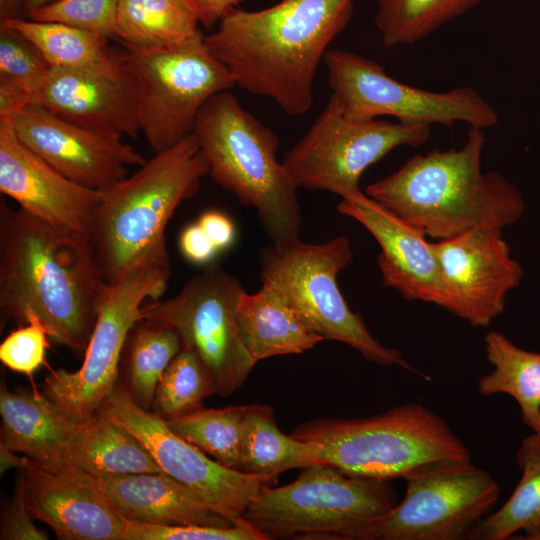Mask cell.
Here are the masks:
<instances>
[{
    "label": "cell",
    "mask_w": 540,
    "mask_h": 540,
    "mask_svg": "<svg viewBox=\"0 0 540 540\" xmlns=\"http://www.w3.org/2000/svg\"><path fill=\"white\" fill-rule=\"evenodd\" d=\"M108 286L88 235L59 229L0 199L1 326L38 319L56 343L81 355Z\"/></svg>",
    "instance_id": "1"
},
{
    "label": "cell",
    "mask_w": 540,
    "mask_h": 540,
    "mask_svg": "<svg viewBox=\"0 0 540 540\" xmlns=\"http://www.w3.org/2000/svg\"><path fill=\"white\" fill-rule=\"evenodd\" d=\"M352 14L353 0H280L256 11L236 8L204 42L235 85L301 116L312 107L320 62Z\"/></svg>",
    "instance_id": "2"
},
{
    "label": "cell",
    "mask_w": 540,
    "mask_h": 540,
    "mask_svg": "<svg viewBox=\"0 0 540 540\" xmlns=\"http://www.w3.org/2000/svg\"><path fill=\"white\" fill-rule=\"evenodd\" d=\"M484 144V129L470 126L461 148L415 155L365 194L438 241L479 226L503 229L522 217L525 203L502 174L482 171Z\"/></svg>",
    "instance_id": "3"
},
{
    "label": "cell",
    "mask_w": 540,
    "mask_h": 540,
    "mask_svg": "<svg viewBox=\"0 0 540 540\" xmlns=\"http://www.w3.org/2000/svg\"><path fill=\"white\" fill-rule=\"evenodd\" d=\"M208 173V161L192 133L103 191L88 237L108 285L139 265H170L168 221L181 202L197 193Z\"/></svg>",
    "instance_id": "4"
},
{
    "label": "cell",
    "mask_w": 540,
    "mask_h": 540,
    "mask_svg": "<svg viewBox=\"0 0 540 540\" xmlns=\"http://www.w3.org/2000/svg\"><path fill=\"white\" fill-rule=\"evenodd\" d=\"M210 177L242 205L254 208L272 240L300 239L297 189L277 158V134L242 107L229 91L211 97L193 130Z\"/></svg>",
    "instance_id": "5"
},
{
    "label": "cell",
    "mask_w": 540,
    "mask_h": 540,
    "mask_svg": "<svg viewBox=\"0 0 540 540\" xmlns=\"http://www.w3.org/2000/svg\"><path fill=\"white\" fill-rule=\"evenodd\" d=\"M290 435L307 443L323 464L365 478L405 479L436 463L472 461L447 422L418 402L367 418L315 419Z\"/></svg>",
    "instance_id": "6"
},
{
    "label": "cell",
    "mask_w": 540,
    "mask_h": 540,
    "mask_svg": "<svg viewBox=\"0 0 540 540\" xmlns=\"http://www.w3.org/2000/svg\"><path fill=\"white\" fill-rule=\"evenodd\" d=\"M390 480L346 474L328 464L306 467L293 482L264 486L244 520L266 540L323 538L369 540L397 504Z\"/></svg>",
    "instance_id": "7"
},
{
    "label": "cell",
    "mask_w": 540,
    "mask_h": 540,
    "mask_svg": "<svg viewBox=\"0 0 540 540\" xmlns=\"http://www.w3.org/2000/svg\"><path fill=\"white\" fill-rule=\"evenodd\" d=\"M352 255L350 241L342 235L322 244L300 239L272 243L260 251V279L276 290L324 340L345 343L367 361L399 366L431 381L410 365L400 350L382 345L360 314L347 305L337 276Z\"/></svg>",
    "instance_id": "8"
},
{
    "label": "cell",
    "mask_w": 540,
    "mask_h": 540,
    "mask_svg": "<svg viewBox=\"0 0 540 540\" xmlns=\"http://www.w3.org/2000/svg\"><path fill=\"white\" fill-rule=\"evenodd\" d=\"M125 55L137 84L141 132L155 153L192 134L203 105L235 86L202 32L174 47Z\"/></svg>",
    "instance_id": "9"
},
{
    "label": "cell",
    "mask_w": 540,
    "mask_h": 540,
    "mask_svg": "<svg viewBox=\"0 0 540 540\" xmlns=\"http://www.w3.org/2000/svg\"><path fill=\"white\" fill-rule=\"evenodd\" d=\"M170 276L171 265L144 264L108 286L82 366L52 370L43 383V394L65 416L82 423L97 413L118 380L122 349L144 302L160 299Z\"/></svg>",
    "instance_id": "10"
},
{
    "label": "cell",
    "mask_w": 540,
    "mask_h": 540,
    "mask_svg": "<svg viewBox=\"0 0 540 540\" xmlns=\"http://www.w3.org/2000/svg\"><path fill=\"white\" fill-rule=\"evenodd\" d=\"M244 291L236 277L210 264L175 296L143 305L139 320L176 330L183 347L203 362L216 394L229 396L245 383L256 364L238 328L237 308Z\"/></svg>",
    "instance_id": "11"
},
{
    "label": "cell",
    "mask_w": 540,
    "mask_h": 540,
    "mask_svg": "<svg viewBox=\"0 0 540 540\" xmlns=\"http://www.w3.org/2000/svg\"><path fill=\"white\" fill-rule=\"evenodd\" d=\"M430 134L425 124L353 121L331 95L307 133L282 164L296 189L324 190L350 199L362 193L364 171L399 146H419Z\"/></svg>",
    "instance_id": "12"
},
{
    "label": "cell",
    "mask_w": 540,
    "mask_h": 540,
    "mask_svg": "<svg viewBox=\"0 0 540 540\" xmlns=\"http://www.w3.org/2000/svg\"><path fill=\"white\" fill-rule=\"evenodd\" d=\"M323 61L331 95L350 120L392 116L403 123L465 122L482 129L498 123L495 109L472 87L444 92L419 89L395 80L377 62L344 50H328Z\"/></svg>",
    "instance_id": "13"
},
{
    "label": "cell",
    "mask_w": 540,
    "mask_h": 540,
    "mask_svg": "<svg viewBox=\"0 0 540 540\" xmlns=\"http://www.w3.org/2000/svg\"><path fill=\"white\" fill-rule=\"evenodd\" d=\"M406 480L403 499L372 530L369 540H460L498 502L494 477L472 461L430 465Z\"/></svg>",
    "instance_id": "14"
},
{
    "label": "cell",
    "mask_w": 540,
    "mask_h": 540,
    "mask_svg": "<svg viewBox=\"0 0 540 540\" xmlns=\"http://www.w3.org/2000/svg\"><path fill=\"white\" fill-rule=\"evenodd\" d=\"M98 411L135 435L164 473L187 487L235 525H249L244 513L260 490L274 481L223 466L178 436L167 421L140 408L117 380Z\"/></svg>",
    "instance_id": "15"
},
{
    "label": "cell",
    "mask_w": 540,
    "mask_h": 540,
    "mask_svg": "<svg viewBox=\"0 0 540 540\" xmlns=\"http://www.w3.org/2000/svg\"><path fill=\"white\" fill-rule=\"evenodd\" d=\"M10 124L23 144L69 180L106 191L146 159L122 137L90 129L30 103Z\"/></svg>",
    "instance_id": "16"
},
{
    "label": "cell",
    "mask_w": 540,
    "mask_h": 540,
    "mask_svg": "<svg viewBox=\"0 0 540 540\" xmlns=\"http://www.w3.org/2000/svg\"><path fill=\"white\" fill-rule=\"evenodd\" d=\"M451 313L473 327H487L505 309L508 293L523 277L502 228L479 226L433 243Z\"/></svg>",
    "instance_id": "17"
},
{
    "label": "cell",
    "mask_w": 540,
    "mask_h": 540,
    "mask_svg": "<svg viewBox=\"0 0 540 540\" xmlns=\"http://www.w3.org/2000/svg\"><path fill=\"white\" fill-rule=\"evenodd\" d=\"M32 103L75 124L136 138L141 132L137 84L124 54L82 67H51Z\"/></svg>",
    "instance_id": "18"
},
{
    "label": "cell",
    "mask_w": 540,
    "mask_h": 540,
    "mask_svg": "<svg viewBox=\"0 0 540 540\" xmlns=\"http://www.w3.org/2000/svg\"><path fill=\"white\" fill-rule=\"evenodd\" d=\"M0 192L59 229L88 235L103 191L83 187L55 170L0 121Z\"/></svg>",
    "instance_id": "19"
},
{
    "label": "cell",
    "mask_w": 540,
    "mask_h": 540,
    "mask_svg": "<svg viewBox=\"0 0 540 540\" xmlns=\"http://www.w3.org/2000/svg\"><path fill=\"white\" fill-rule=\"evenodd\" d=\"M337 210L363 225L378 242V267L386 287L397 290L407 300L433 303L452 311L433 243L420 229L363 192L342 199Z\"/></svg>",
    "instance_id": "20"
},
{
    "label": "cell",
    "mask_w": 540,
    "mask_h": 540,
    "mask_svg": "<svg viewBox=\"0 0 540 540\" xmlns=\"http://www.w3.org/2000/svg\"><path fill=\"white\" fill-rule=\"evenodd\" d=\"M33 516L63 540H123L126 519L71 466L49 469L28 458L19 478Z\"/></svg>",
    "instance_id": "21"
},
{
    "label": "cell",
    "mask_w": 540,
    "mask_h": 540,
    "mask_svg": "<svg viewBox=\"0 0 540 540\" xmlns=\"http://www.w3.org/2000/svg\"><path fill=\"white\" fill-rule=\"evenodd\" d=\"M75 470L127 520L161 525H235L164 472L92 475Z\"/></svg>",
    "instance_id": "22"
},
{
    "label": "cell",
    "mask_w": 540,
    "mask_h": 540,
    "mask_svg": "<svg viewBox=\"0 0 540 540\" xmlns=\"http://www.w3.org/2000/svg\"><path fill=\"white\" fill-rule=\"evenodd\" d=\"M0 446L49 469L66 465L81 424L65 416L36 390L0 389Z\"/></svg>",
    "instance_id": "23"
},
{
    "label": "cell",
    "mask_w": 540,
    "mask_h": 540,
    "mask_svg": "<svg viewBox=\"0 0 540 540\" xmlns=\"http://www.w3.org/2000/svg\"><path fill=\"white\" fill-rule=\"evenodd\" d=\"M237 321L242 343L255 363L301 354L324 340L276 290L264 284L255 293H242Z\"/></svg>",
    "instance_id": "24"
},
{
    "label": "cell",
    "mask_w": 540,
    "mask_h": 540,
    "mask_svg": "<svg viewBox=\"0 0 540 540\" xmlns=\"http://www.w3.org/2000/svg\"><path fill=\"white\" fill-rule=\"evenodd\" d=\"M65 466L92 475L163 472L135 435L101 411L82 422Z\"/></svg>",
    "instance_id": "25"
},
{
    "label": "cell",
    "mask_w": 540,
    "mask_h": 540,
    "mask_svg": "<svg viewBox=\"0 0 540 540\" xmlns=\"http://www.w3.org/2000/svg\"><path fill=\"white\" fill-rule=\"evenodd\" d=\"M189 0H119L117 39L128 51L180 45L202 31Z\"/></svg>",
    "instance_id": "26"
},
{
    "label": "cell",
    "mask_w": 540,
    "mask_h": 540,
    "mask_svg": "<svg viewBox=\"0 0 540 540\" xmlns=\"http://www.w3.org/2000/svg\"><path fill=\"white\" fill-rule=\"evenodd\" d=\"M484 343L493 370L479 379V394L509 395L517 402L524 425L540 433V352L522 349L498 331L488 332Z\"/></svg>",
    "instance_id": "27"
},
{
    "label": "cell",
    "mask_w": 540,
    "mask_h": 540,
    "mask_svg": "<svg viewBox=\"0 0 540 540\" xmlns=\"http://www.w3.org/2000/svg\"><path fill=\"white\" fill-rule=\"evenodd\" d=\"M182 347L171 327L146 320L132 327L122 349L118 381L140 408L151 410L159 380Z\"/></svg>",
    "instance_id": "28"
},
{
    "label": "cell",
    "mask_w": 540,
    "mask_h": 540,
    "mask_svg": "<svg viewBox=\"0 0 540 540\" xmlns=\"http://www.w3.org/2000/svg\"><path fill=\"white\" fill-rule=\"evenodd\" d=\"M323 464L310 446L285 435L268 405H247L243 427L239 471L261 475L275 482L279 474L293 468Z\"/></svg>",
    "instance_id": "29"
},
{
    "label": "cell",
    "mask_w": 540,
    "mask_h": 540,
    "mask_svg": "<svg viewBox=\"0 0 540 540\" xmlns=\"http://www.w3.org/2000/svg\"><path fill=\"white\" fill-rule=\"evenodd\" d=\"M520 480L507 501L470 532L472 540H506L523 531L530 540L540 530V433L521 441L516 454Z\"/></svg>",
    "instance_id": "30"
},
{
    "label": "cell",
    "mask_w": 540,
    "mask_h": 540,
    "mask_svg": "<svg viewBox=\"0 0 540 540\" xmlns=\"http://www.w3.org/2000/svg\"><path fill=\"white\" fill-rule=\"evenodd\" d=\"M483 0H377L375 21L387 46L416 43Z\"/></svg>",
    "instance_id": "31"
},
{
    "label": "cell",
    "mask_w": 540,
    "mask_h": 540,
    "mask_svg": "<svg viewBox=\"0 0 540 540\" xmlns=\"http://www.w3.org/2000/svg\"><path fill=\"white\" fill-rule=\"evenodd\" d=\"M246 410L247 405L201 407L166 421L178 436L223 466L239 471Z\"/></svg>",
    "instance_id": "32"
},
{
    "label": "cell",
    "mask_w": 540,
    "mask_h": 540,
    "mask_svg": "<svg viewBox=\"0 0 540 540\" xmlns=\"http://www.w3.org/2000/svg\"><path fill=\"white\" fill-rule=\"evenodd\" d=\"M27 37L53 67H82L109 59L113 52L101 35L57 22L31 19L2 21Z\"/></svg>",
    "instance_id": "33"
},
{
    "label": "cell",
    "mask_w": 540,
    "mask_h": 540,
    "mask_svg": "<svg viewBox=\"0 0 540 540\" xmlns=\"http://www.w3.org/2000/svg\"><path fill=\"white\" fill-rule=\"evenodd\" d=\"M216 394L214 383L199 356L182 347L157 385L151 411L165 420L203 407V400Z\"/></svg>",
    "instance_id": "34"
},
{
    "label": "cell",
    "mask_w": 540,
    "mask_h": 540,
    "mask_svg": "<svg viewBox=\"0 0 540 540\" xmlns=\"http://www.w3.org/2000/svg\"><path fill=\"white\" fill-rule=\"evenodd\" d=\"M119 0H56L31 12L27 19L57 22L117 39Z\"/></svg>",
    "instance_id": "35"
},
{
    "label": "cell",
    "mask_w": 540,
    "mask_h": 540,
    "mask_svg": "<svg viewBox=\"0 0 540 540\" xmlns=\"http://www.w3.org/2000/svg\"><path fill=\"white\" fill-rule=\"evenodd\" d=\"M51 67L27 37L0 23V78L24 87L33 95Z\"/></svg>",
    "instance_id": "36"
},
{
    "label": "cell",
    "mask_w": 540,
    "mask_h": 540,
    "mask_svg": "<svg viewBox=\"0 0 540 540\" xmlns=\"http://www.w3.org/2000/svg\"><path fill=\"white\" fill-rule=\"evenodd\" d=\"M123 540H266L252 526L161 525L126 519Z\"/></svg>",
    "instance_id": "37"
},
{
    "label": "cell",
    "mask_w": 540,
    "mask_h": 540,
    "mask_svg": "<svg viewBox=\"0 0 540 540\" xmlns=\"http://www.w3.org/2000/svg\"><path fill=\"white\" fill-rule=\"evenodd\" d=\"M48 331L38 319L13 330L0 345V361L12 371L32 377L45 364Z\"/></svg>",
    "instance_id": "38"
},
{
    "label": "cell",
    "mask_w": 540,
    "mask_h": 540,
    "mask_svg": "<svg viewBox=\"0 0 540 540\" xmlns=\"http://www.w3.org/2000/svg\"><path fill=\"white\" fill-rule=\"evenodd\" d=\"M24 499L23 488L17 480L13 496L1 504V540H47L48 534L37 528Z\"/></svg>",
    "instance_id": "39"
},
{
    "label": "cell",
    "mask_w": 540,
    "mask_h": 540,
    "mask_svg": "<svg viewBox=\"0 0 540 540\" xmlns=\"http://www.w3.org/2000/svg\"><path fill=\"white\" fill-rule=\"evenodd\" d=\"M179 249L187 261L197 265L211 262L219 252L197 222L183 229Z\"/></svg>",
    "instance_id": "40"
},
{
    "label": "cell",
    "mask_w": 540,
    "mask_h": 540,
    "mask_svg": "<svg viewBox=\"0 0 540 540\" xmlns=\"http://www.w3.org/2000/svg\"><path fill=\"white\" fill-rule=\"evenodd\" d=\"M197 223L219 252L233 244L235 226L226 214L217 210L206 211L198 218Z\"/></svg>",
    "instance_id": "41"
},
{
    "label": "cell",
    "mask_w": 540,
    "mask_h": 540,
    "mask_svg": "<svg viewBox=\"0 0 540 540\" xmlns=\"http://www.w3.org/2000/svg\"><path fill=\"white\" fill-rule=\"evenodd\" d=\"M32 103V93L24 87L0 78V121L10 122L24 107Z\"/></svg>",
    "instance_id": "42"
},
{
    "label": "cell",
    "mask_w": 540,
    "mask_h": 540,
    "mask_svg": "<svg viewBox=\"0 0 540 540\" xmlns=\"http://www.w3.org/2000/svg\"><path fill=\"white\" fill-rule=\"evenodd\" d=\"M244 0H189L199 18L200 25L211 28L227 14L239 8Z\"/></svg>",
    "instance_id": "43"
},
{
    "label": "cell",
    "mask_w": 540,
    "mask_h": 540,
    "mask_svg": "<svg viewBox=\"0 0 540 540\" xmlns=\"http://www.w3.org/2000/svg\"><path fill=\"white\" fill-rule=\"evenodd\" d=\"M27 0H0V22L26 18Z\"/></svg>",
    "instance_id": "44"
},
{
    "label": "cell",
    "mask_w": 540,
    "mask_h": 540,
    "mask_svg": "<svg viewBox=\"0 0 540 540\" xmlns=\"http://www.w3.org/2000/svg\"><path fill=\"white\" fill-rule=\"evenodd\" d=\"M1 455V472L6 471L9 468H24L28 462V457L18 456L16 452L11 451L3 446H0Z\"/></svg>",
    "instance_id": "45"
},
{
    "label": "cell",
    "mask_w": 540,
    "mask_h": 540,
    "mask_svg": "<svg viewBox=\"0 0 540 540\" xmlns=\"http://www.w3.org/2000/svg\"><path fill=\"white\" fill-rule=\"evenodd\" d=\"M56 0H27L26 1V9H25V13H26V18L28 17V15L37 10L38 8L40 7H43L47 4H50L52 2H54Z\"/></svg>",
    "instance_id": "46"
},
{
    "label": "cell",
    "mask_w": 540,
    "mask_h": 540,
    "mask_svg": "<svg viewBox=\"0 0 540 540\" xmlns=\"http://www.w3.org/2000/svg\"><path fill=\"white\" fill-rule=\"evenodd\" d=\"M530 540H540V530Z\"/></svg>",
    "instance_id": "47"
}]
</instances>
